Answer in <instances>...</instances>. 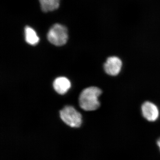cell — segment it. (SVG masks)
<instances>
[{"label":"cell","instance_id":"1","mask_svg":"<svg viewBox=\"0 0 160 160\" xmlns=\"http://www.w3.org/2000/svg\"><path fill=\"white\" fill-rule=\"evenodd\" d=\"M102 91L97 87H90L84 89L80 95V107L86 111H93L99 107L98 98Z\"/></svg>","mask_w":160,"mask_h":160},{"label":"cell","instance_id":"2","mask_svg":"<svg viewBox=\"0 0 160 160\" xmlns=\"http://www.w3.org/2000/svg\"><path fill=\"white\" fill-rule=\"evenodd\" d=\"M47 38L49 42L55 46H63L68 40L67 28L61 24H55L48 32Z\"/></svg>","mask_w":160,"mask_h":160},{"label":"cell","instance_id":"3","mask_svg":"<svg viewBox=\"0 0 160 160\" xmlns=\"http://www.w3.org/2000/svg\"><path fill=\"white\" fill-rule=\"evenodd\" d=\"M60 117L66 125L78 128L81 126L82 116L73 107L66 106L60 112Z\"/></svg>","mask_w":160,"mask_h":160},{"label":"cell","instance_id":"4","mask_svg":"<svg viewBox=\"0 0 160 160\" xmlns=\"http://www.w3.org/2000/svg\"><path fill=\"white\" fill-rule=\"evenodd\" d=\"M122 66V62L119 58L116 56L110 57L104 64V69L109 75L115 76L120 73Z\"/></svg>","mask_w":160,"mask_h":160},{"label":"cell","instance_id":"5","mask_svg":"<svg viewBox=\"0 0 160 160\" xmlns=\"http://www.w3.org/2000/svg\"><path fill=\"white\" fill-rule=\"evenodd\" d=\"M142 111L143 117L149 122L156 121L159 115L157 106L151 102H146L143 103Z\"/></svg>","mask_w":160,"mask_h":160},{"label":"cell","instance_id":"6","mask_svg":"<svg viewBox=\"0 0 160 160\" xmlns=\"http://www.w3.org/2000/svg\"><path fill=\"white\" fill-rule=\"evenodd\" d=\"M55 90L60 94H64L71 87V83L67 78L59 77L54 80L53 83Z\"/></svg>","mask_w":160,"mask_h":160},{"label":"cell","instance_id":"7","mask_svg":"<svg viewBox=\"0 0 160 160\" xmlns=\"http://www.w3.org/2000/svg\"><path fill=\"white\" fill-rule=\"evenodd\" d=\"M25 32L26 42L29 45L35 46L39 42V38L32 28L29 26H26L25 28Z\"/></svg>","mask_w":160,"mask_h":160},{"label":"cell","instance_id":"8","mask_svg":"<svg viewBox=\"0 0 160 160\" xmlns=\"http://www.w3.org/2000/svg\"><path fill=\"white\" fill-rule=\"evenodd\" d=\"M41 9L45 12L52 11L58 8L60 0H39Z\"/></svg>","mask_w":160,"mask_h":160},{"label":"cell","instance_id":"9","mask_svg":"<svg viewBox=\"0 0 160 160\" xmlns=\"http://www.w3.org/2000/svg\"><path fill=\"white\" fill-rule=\"evenodd\" d=\"M158 147H159V149L160 150V139H159L158 141Z\"/></svg>","mask_w":160,"mask_h":160}]
</instances>
